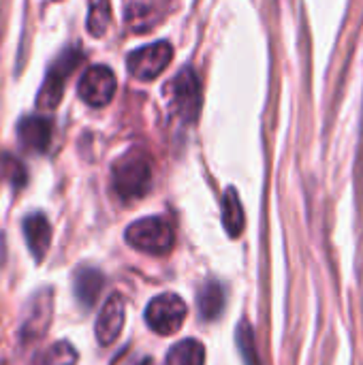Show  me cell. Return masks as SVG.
<instances>
[{"instance_id":"cell-1","label":"cell","mask_w":363,"mask_h":365,"mask_svg":"<svg viewBox=\"0 0 363 365\" xmlns=\"http://www.w3.org/2000/svg\"><path fill=\"white\" fill-rule=\"evenodd\" d=\"M113 190L124 201L141 199L152 186V163L141 152H128L113 165Z\"/></svg>"},{"instance_id":"cell-2","label":"cell","mask_w":363,"mask_h":365,"mask_svg":"<svg viewBox=\"0 0 363 365\" xmlns=\"http://www.w3.org/2000/svg\"><path fill=\"white\" fill-rule=\"evenodd\" d=\"M126 242L135 250L163 257L171 252L173 248V229L169 227L167 220L158 216H148V218L135 220L126 229Z\"/></svg>"},{"instance_id":"cell-3","label":"cell","mask_w":363,"mask_h":365,"mask_svg":"<svg viewBox=\"0 0 363 365\" xmlns=\"http://www.w3.org/2000/svg\"><path fill=\"white\" fill-rule=\"evenodd\" d=\"M167 92H169V98H171L169 103H171L173 113L182 122L193 124L199 118V111H201V83H199L197 73L190 66H184L169 81Z\"/></svg>"},{"instance_id":"cell-4","label":"cell","mask_w":363,"mask_h":365,"mask_svg":"<svg viewBox=\"0 0 363 365\" xmlns=\"http://www.w3.org/2000/svg\"><path fill=\"white\" fill-rule=\"evenodd\" d=\"M186 314H188V308L180 295L163 293L148 304L145 325L158 336H171L180 331V327L186 321Z\"/></svg>"},{"instance_id":"cell-5","label":"cell","mask_w":363,"mask_h":365,"mask_svg":"<svg viewBox=\"0 0 363 365\" xmlns=\"http://www.w3.org/2000/svg\"><path fill=\"white\" fill-rule=\"evenodd\" d=\"M53 319V291L49 287L36 291L30 302L24 308L21 325H19V338L24 344L41 340Z\"/></svg>"},{"instance_id":"cell-6","label":"cell","mask_w":363,"mask_h":365,"mask_svg":"<svg viewBox=\"0 0 363 365\" xmlns=\"http://www.w3.org/2000/svg\"><path fill=\"white\" fill-rule=\"evenodd\" d=\"M83 56L77 49H64V53L49 66L43 88L36 96V105L39 109H53L58 107L62 92H64V81L68 79V75H73V71L81 64Z\"/></svg>"},{"instance_id":"cell-7","label":"cell","mask_w":363,"mask_h":365,"mask_svg":"<svg viewBox=\"0 0 363 365\" xmlns=\"http://www.w3.org/2000/svg\"><path fill=\"white\" fill-rule=\"evenodd\" d=\"M171 58H173L171 45L167 41H156V43H150L131 51L126 58V64L133 77L141 81H152L169 66Z\"/></svg>"},{"instance_id":"cell-8","label":"cell","mask_w":363,"mask_h":365,"mask_svg":"<svg viewBox=\"0 0 363 365\" xmlns=\"http://www.w3.org/2000/svg\"><path fill=\"white\" fill-rule=\"evenodd\" d=\"M116 86L118 81H116L113 71L109 66L96 64L81 75L77 92H79V98L88 103L90 107H105L113 98Z\"/></svg>"},{"instance_id":"cell-9","label":"cell","mask_w":363,"mask_h":365,"mask_svg":"<svg viewBox=\"0 0 363 365\" xmlns=\"http://www.w3.org/2000/svg\"><path fill=\"white\" fill-rule=\"evenodd\" d=\"M169 0H124L126 26L133 32L152 30L167 13Z\"/></svg>"},{"instance_id":"cell-10","label":"cell","mask_w":363,"mask_h":365,"mask_svg":"<svg viewBox=\"0 0 363 365\" xmlns=\"http://www.w3.org/2000/svg\"><path fill=\"white\" fill-rule=\"evenodd\" d=\"M124 314H126L124 299L118 293H113L105 302V306L96 319V325H94V334H96V340L101 346H109L120 338V331L124 327Z\"/></svg>"},{"instance_id":"cell-11","label":"cell","mask_w":363,"mask_h":365,"mask_svg":"<svg viewBox=\"0 0 363 365\" xmlns=\"http://www.w3.org/2000/svg\"><path fill=\"white\" fill-rule=\"evenodd\" d=\"M17 135L19 141L26 150L30 152H47L53 135V126L47 118L43 115H26L17 124Z\"/></svg>"},{"instance_id":"cell-12","label":"cell","mask_w":363,"mask_h":365,"mask_svg":"<svg viewBox=\"0 0 363 365\" xmlns=\"http://www.w3.org/2000/svg\"><path fill=\"white\" fill-rule=\"evenodd\" d=\"M26 244L36 261H43V257L49 250L51 244V225L43 214H28L21 222Z\"/></svg>"},{"instance_id":"cell-13","label":"cell","mask_w":363,"mask_h":365,"mask_svg":"<svg viewBox=\"0 0 363 365\" xmlns=\"http://www.w3.org/2000/svg\"><path fill=\"white\" fill-rule=\"evenodd\" d=\"M103 284H105V276L96 267L83 265L73 274V293L81 308H92L96 304Z\"/></svg>"},{"instance_id":"cell-14","label":"cell","mask_w":363,"mask_h":365,"mask_svg":"<svg viewBox=\"0 0 363 365\" xmlns=\"http://www.w3.org/2000/svg\"><path fill=\"white\" fill-rule=\"evenodd\" d=\"M197 306L199 314L203 321H216L225 308V289L216 280H208L197 295Z\"/></svg>"},{"instance_id":"cell-15","label":"cell","mask_w":363,"mask_h":365,"mask_svg":"<svg viewBox=\"0 0 363 365\" xmlns=\"http://www.w3.org/2000/svg\"><path fill=\"white\" fill-rule=\"evenodd\" d=\"M223 225L231 237H240L244 231L246 218H244V207L235 188H227L223 197Z\"/></svg>"},{"instance_id":"cell-16","label":"cell","mask_w":363,"mask_h":365,"mask_svg":"<svg viewBox=\"0 0 363 365\" xmlns=\"http://www.w3.org/2000/svg\"><path fill=\"white\" fill-rule=\"evenodd\" d=\"M205 364V349L199 340H182L173 344L167 353L165 365H203Z\"/></svg>"},{"instance_id":"cell-17","label":"cell","mask_w":363,"mask_h":365,"mask_svg":"<svg viewBox=\"0 0 363 365\" xmlns=\"http://www.w3.org/2000/svg\"><path fill=\"white\" fill-rule=\"evenodd\" d=\"M235 344L240 351V357L244 365H261V357L257 351V338H255V329L248 321H242L235 329Z\"/></svg>"},{"instance_id":"cell-18","label":"cell","mask_w":363,"mask_h":365,"mask_svg":"<svg viewBox=\"0 0 363 365\" xmlns=\"http://www.w3.org/2000/svg\"><path fill=\"white\" fill-rule=\"evenodd\" d=\"M111 24V6L109 0H92L88 11V30L92 36H103Z\"/></svg>"},{"instance_id":"cell-19","label":"cell","mask_w":363,"mask_h":365,"mask_svg":"<svg viewBox=\"0 0 363 365\" xmlns=\"http://www.w3.org/2000/svg\"><path fill=\"white\" fill-rule=\"evenodd\" d=\"M77 364V351L73 344H68L66 340L56 342L53 346H49L43 357L39 359V365H75Z\"/></svg>"},{"instance_id":"cell-20","label":"cell","mask_w":363,"mask_h":365,"mask_svg":"<svg viewBox=\"0 0 363 365\" xmlns=\"http://www.w3.org/2000/svg\"><path fill=\"white\" fill-rule=\"evenodd\" d=\"M2 171H4V175H6L15 186H21V184L26 182V171H24V167H21L15 158H11V156H4V158H2Z\"/></svg>"},{"instance_id":"cell-21","label":"cell","mask_w":363,"mask_h":365,"mask_svg":"<svg viewBox=\"0 0 363 365\" xmlns=\"http://www.w3.org/2000/svg\"><path fill=\"white\" fill-rule=\"evenodd\" d=\"M139 365H154V364H152L150 359H145V361H141V364H139Z\"/></svg>"}]
</instances>
